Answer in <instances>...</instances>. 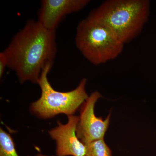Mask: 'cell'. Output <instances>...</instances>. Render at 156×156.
Segmentation results:
<instances>
[{"mask_svg": "<svg viewBox=\"0 0 156 156\" xmlns=\"http://www.w3.org/2000/svg\"><path fill=\"white\" fill-rule=\"evenodd\" d=\"M52 65H48L42 71L38 83L41 91V96L30 106L31 113L41 119H52L59 114L74 115L89 97L86 91V78L71 91L58 92L53 89L48 77Z\"/></svg>", "mask_w": 156, "mask_h": 156, "instance_id": "obj_4", "label": "cell"}, {"mask_svg": "<svg viewBox=\"0 0 156 156\" xmlns=\"http://www.w3.org/2000/svg\"><path fill=\"white\" fill-rule=\"evenodd\" d=\"M86 156H112L111 150L104 139L98 140L85 144Z\"/></svg>", "mask_w": 156, "mask_h": 156, "instance_id": "obj_9", "label": "cell"}, {"mask_svg": "<svg viewBox=\"0 0 156 156\" xmlns=\"http://www.w3.org/2000/svg\"><path fill=\"white\" fill-rule=\"evenodd\" d=\"M75 44L84 57L95 65L116 58L125 45L106 24L90 15L78 23Z\"/></svg>", "mask_w": 156, "mask_h": 156, "instance_id": "obj_3", "label": "cell"}, {"mask_svg": "<svg viewBox=\"0 0 156 156\" xmlns=\"http://www.w3.org/2000/svg\"><path fill=\"white\" fill-rule=\"evenodd\" d=\"M0 156H19L11 134L0 128Z\"/></svg>", "mask_w": 156, "mask_h": 156, "instance_id": "obj_8", "label": "cell"}, {"mask_svg": "<svg viewBox=\"0 0 156 156\" xmlns=\"http://www.w3.org/2000/svg\"><path fill=\"white\" fill-rule=\"evenodd\" d=\"M89 0H44L38 14V21L47 29L55 31L68 14L78 12L89 4Z\"/></svg>", "mask_w": 156, "mask_h": 156, "instance_id": "obj_7", "label": "cell"}, {"mask_svg": "<svg viewBox=\"0 0 156 156\" xmlns=\"http://www.w3.org/2000/svg\"><path fill=\"white\" fill-rule=\"evenodd\" d=\"M8 67V62L3 52L0 53V77H2L6 67Z\"/></svg>", "mask_w": 156, "mask_h": 156, "instance_id": "obj_10", "label": "cell"}, {"mask_svg": "<svg viewBox=\"0 0 156 156\" xmlns=\"http://www.w3.org/2000/svg\"><path fill=\"white\" fill-rule=\"evenodd\" d=\"M101 97L99 92H93L82 105L76 133L78 138L84 144L104 139L109 125L111 113L105 120L95 115V104Z\"/></svg>", "mask_w": 156, "mask_h": 156, "instance_id": "obj_5", "label": "cell"}, {"mask_svg": "<svg viewBox=\"0 0 156 156\" xmlns=\"http://www.w3.org/2000/svg\"><path fill=\"white\" fill-rule=\"evenodd\" d=\"M67 118L66 124L58 121L57 126L48 131L50 137L56 142V156H86V145L76 133L79 117L72 115Z\"/></svg>", "mask_w": 156, "mask_h": 156, "instance_id": "obj_6", "label": "cell"}, {"mask_svg": "<svg viewBox=\"0 0 156 156\" xmlns=\"http://www.w3.org/2000/svg\"><path fill=\"white\" fill-rule=\"evenodd\" d=\"M48 156L47 155L44 154H37L35 156Z\"/></svg>", "mask_w": 156, "mask_h": 156, "instance_id": "obj_11", "label": "cell"}, {"mask_svg": "<svg viewBox=\"0 0 156 156\" xmlns=\"http://www.w3.org/2000/svg\"><path fill=\"white\" fill-rule=\"evenodd\" d=\"M149 6L145 0H108L89 15L106 24L125 44L141 33L147 21Z\"/></svg>", "mask_w": 156, "mask_h": 156, "instance_id": "obj_2", "label": "cell"}, {"mask_svg": "<svg viewBox=\"0 0 156 156\" xmlns=\"http://www.w3.org/2000/svg\"><path fill=\"white\" fill-rule=\"evenodd\" d=\"M56 51L55 31L31 20L3 52L8 67L15 72L21 83L30 82L38 84L44 69L53 64Z\"/></svg>", "mask_w": 156, "mask_h": 156, "instance_id": "obj_1", "label": "cell"}]
</instances>
